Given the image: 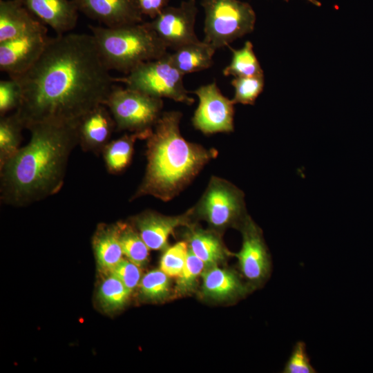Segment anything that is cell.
Returning <instances> with one entry per match:
<instances>
[{"instance_id":"7a4b0ae2","label":"cell","mask_w":373,"mask_h":373,"mask_svg":"<svg viewBox=\"0 0 373 373\" xmlns=\"http://www.w3.org/2000/svg\"><path fill=\"white\" fill-rule=\"evenodd\" d=\"M77 124L46 122L28 129L29 142L0 167L3 204L24 207L59 192L78 145Z\"/></svg>"},{"instance_id":"ac0fdd59","label":"cell","mask_w":373,"mask_h":373,"mask_svg":"<svg viewBox=\"0 0 373 373\" xmlns=\"http://www.w3.org/2000/svg\"><path fill=\"white\" fill-rule=\"evenodd\" d=\"M201 276L204 296L213 300L236 298L245 294L249 289L236 273L216 265L207 267Z\"/></svg>"},{"instance_id":"4fadbf2b","label":"cell","mask_w":373,"mask_h":373,"mask_svg":"<svg viewBox=\"0 0 373 373\" xmlns=\"http://www.w3.org/2000/svg\"><path fill=\"white\" fill-rule=\"evenodd\" d=\"M193 218L191 208L186 213L175 216L146 210L134 216L132 221L149 249L160 250L167 247L168 238L175 229L189 225Z\"/></svg>"},{"instance_id":"83f0119b","label":"cell","mask_w":373,"mask_h":373,"mask_svg":"<svg viewBox=\"0 0 373 373\" xmlns=\"http://www.w3.org/2000/svg\"><path fill=\"white\" fill-rule=\"evenodd\" d=\"M231 84L234 88L233 103L252 105L263 90L264 75L236 77Z\"/></svg>"},{"instance_id":"7c38bea8","label":"cell","mask_w":373,"mask_h":373,"mask_svg":"<svg viewBox=\"0 0 373 373\" xmlns=\"http://www.w3.org/2000/svg\"><path fill=\"white\" fill-rule=\"evenodd\" d=\"M50 37L47 31L32 32L0 43V70L15 77L26 73L39 58Z\"/></svg>"},{"instance_id":"7402d4cb","label":"cell","mask_w":373,"mask_h":373,"mask_svg":"<svg viewBox=\"0 0 373 373\" xmlns=\"http://www.w3.org/2000/svg\"><path fill=\"white\" fill-rule=\"evenodd\" d=\"M216 50L210 44L200 40L174 50L171 57L178 70L186 75L210 68Z\"/></svg>"},{"instance_id":"e575fe53","label":"cell","mask_w":373,"mask_h":373,"mask_svg":"<svg viewBox=\"0 0 373 373\" xmlns=\"http://www.w3.org/2000/svg\"><path fill=\"white\" fill-rule=\"evenodd\" d=\"M307 1H309V2H311V3H312L315 4V5H317V6L321 5V3L318 1H316V0H307Z\"/></svg>"},{"instance_id":"52a82bcc","label":"cell","mask_w":373,"mask_h":373,"mask_svg":"<svg viewBox=\"0 0 373 373\" xmlns=\"http://www.w3.org/2000/svg\"><path fill=\"white\" fill-rule=\"evenodd\" d=\"M194 218L205 220L216 230L240 227L248 216L245 195L229 181L212 176L202 197L192 207Z\"/></svg>"},{"instance_id":"8fae6325","label":"cell","mask_w":373,"mask_h":373,"mask_svg":"<svg viewBox=\"0 0 373 373\" xmlns=\"http://www.w3.org/2000/svg\"><path fill=\"white\" fill-rule=\"evenodd\" d=\"M242 242L234 254L243 276L254 285L262 283L269 276L271 260L260 227L248 215L239 228Z\"/></svg>"},{"instance_id":"277c9868","label":"cell","mask_w":373,"mask_h":373,"mask_svg":"<svg viewBox=\"0 0 373 373\" xmlns=\"http://www.w3.org/2000/svg\"><path fill=\"white\" fill-rule=\"evenodd\" d=\"M106 66L125 73L160 58L167 48L147 22L108 28L89 25Z\"/></svg>"},{"instance_id":"5b68a950","label":"cell","mask_w":373,"mask_h":373,"mask_svg":"<svg viewBox=\"0 0 373 373\" xmlns=\"http://www.w3.org/2000/svg\"><path fill=\"white\" fill-rule=\"evenodd\" d=\"M205 14L204 41L216 50L229 46L251 32L256 16L253 8L240 0H201Z\"/></svg>"},{"instance_id":"44dd1931","label":"cell","mask_w":373,"mask_h":373,"mask_svg":"<svg viewBox=\"0 0 373 373\" xmlns=\"http://www.w3.org/2000/svg\"><path fill=\"white\" fill-rule=\"evenodd\" d=\"M93 243L98 266L102 271L110 273L122 259L118 223L99 225L93 237Z\"/></svg>"},{"instance_id":"1f68e13d","label":"cell","mask_w":373,"mask_h":373,"mask_svg":"<svg viewBox=\"0 0 373 373\" xmlns=\"http://www.w3.org/2000/svg\"><path fill=\"white\" fill-rule=\"evenodd\" d=\"M283 373H315L316 371L310 363L307 353L306 345L298 341L294 345L290 356L287 361Z\"/></svg>"},{"instance_id":"5bb4252c","label":"cell","mask_w":373,"mask_h":373,"mask_svg":"<svg viewBox=\"0 0 373 373\" xmlns=\"http://www.w3.org/2000/svg\"><path fill=\"white\" fill-rule=\"evenodd\" d=\"M74 1L79 12L106 27L115 28L144 22V15L136 0Z\"/></svg>"},{"instance_id":"f1b7e54d","label":"cell","mask_w":373,"mask_h":373,"mask_svg":"<svg viewBox=\"0 0 373 373\" xmlns=\"http://www.w3.org/2000/svg\"><path fill=\"white\" fill-rule=\"evenodd\" d=\"M204 263L189 249L184 266L177 277L175 291L179 295L191 292L195 287L198 277L202 275Z\"/></svg>"},{"instance_id":"836d02e7","label":"cell","mask_w":373,"mask_h":373,"mask_svg":"<svg viewBox=\"0 0 373 373\" xmlns=\"http://www.w3.org/2000/svg\"><path fill=\"white\" fill-rule=\"evenodd\" d=\"M171 0H136L139 8L143 15L151 19L157 17L169 6Z\"/></svg>"},{"instance_id":"4dcf8cb0","label":"cell","mask_w":373,"mask_h":373,"mask_svg":"<svg viewBox=\"0 0 373 373\" xmlns=\"http://www.w3.org/2000/svg\"><path fill=\"white\" fill-rule=\"evenodd\" d=\"M22 100V88L19 81L13 77L0 81V115L16 111Z\"/></svg>"},{"instance_id":"cb8c5ba5","label":"cell","mask_w":373,"mask_h":373,"mask_svg":"<svg viewBox=\"0 0 373 373\" xmlns=\"http://www.w3.org/2000/svg\"><path fill=\"white\" fill-rule=\"evenodd\" d=\"M231 50V62L222 71L224 76L232 75L236 77L264 75L251 42L247 41L242 48Z\"/></svg>"},{"instance_id":"8992f818","label":"cell","mask_w":373,"mask_h":373,"mask_svg":"<svg viewBox=\"0 0 373 373\" xmlns=\"http://www.w3.org/2000/svg\"><path fill=\"white\" fill-rule=\"evenodd\" d=\"M184 75L167 52L158 59L140 64L124 77H115V81L153 97L191 105L195 100L184 88Z\"/></svg>"},{"instance_id":"e0dca14e","label":"cell","mask_w":373,"mask_h":373,"mask_svg":"<svg viewBox=\"0 0 373 373\" xmlns=\"http://www.w3.org/2000/svg\"><path fill=\"white\" fill-rule=\"evenodd\" d=\"M47 30V26L19 0H0V43Z\"/></svg>"},{"instance_id":"4316f807","label":"cell","mask_w":373,"mask_h":373,"mask_svg":"<svg viewBox=\"0 0 373 373\" xmlns=\"http://www.w3.org/2000/svg\"><path fill=\"white\" fill-rule=\"evenodd\" d=\"M169 277L160 269L148 272L139 283L142 296L151 300H160L166 298L171 285Z\"/></svg>"},{"instance_id":"9c48e42d","label":"cell","mask_w":373,"mask_h":373,"mask_svg":"<svg viewBox=\"0 0 373 373\" xmlns=\"http://www.w3.org/2000/svg\"><path fill=\"white\" fill-rule=\"evenodd\" d=\"M192 93L199 99L191 119L195 129L206 135L233 131L235 104L222 95L216 82L201 86Z\"/></svg>"},{"instance_id":"d6a6232c","label":"cell","mask_w":373,"mask_h":373,"mask_svg":"<svg viewBox=\"0 0 373 373\" xmlns=\"http://www.w3.org/2000/svg\"><path fill=\"white\" fill-rule=\"evenodd\" d=\"M139 267L131 260L122 258L110 274L117 278L131 292L141 280Z\"/></svg>"},{"instance_id":"30bf717a","label":"cell","mask_w":373,"mask_h":373,"mask_svg":"<svg viewBox=\"0 0 373 373\" xmlns=\"http://www.w3.org/2000/svg\"><path fill=\"white\" fill-rule=\"evenodd\" d=\"M198 12L195 0H186L178 6H168L147 23L167 48L175 50L200 41L195 32Z\"/></svg>"},{"instance_id":"d6986e66","label":"cell","mask_w":373,"mask_h":373,"mask_svg":"<svg viewBox=\"0 0 373 373\" xmlns=\"http://www.w3.org/2000/svg\"><path fill=\"white\" fill-rule=\"evenodd\" d=\"M186 227L184 237L189 249L206 267L216 266L225 260L228 253L219 235L213 231L198 227L193 223Z\"/></svg>"},{"instance_id":"ba28073f","label":"cell","mask_w":373,"mask_h":373,"mask_svg":"<svg viewBox=\"0 0 373 373\" xmlns=\"http://www.w3.org/2000/svg\"><path fill=\"white\" fill-rule=\"evenodd\" d=\"M104 105L116 124V131H152L162 114L163 101L129 88L114 85Z\"/></svg>"},{"instance_id":"ffe728a7","label":"cell","mask_w":373,"mask_h":373,"mask_svg":"<svg viewBox=\"0 0 373 373\" xmlns=\"http://www.w3.org/2000/svg\"><path fill=\"white\" fill-rule=\"evenodd\" d=\"M152 131L126 133L111 140L102 153L107 171L118 174L126 169L131 162L136 141L146 140Z\"/></svg>"},{"instance_id":"6da1fadb","label":"cell","mask_w":373,"mask_h":373,"mask_svg":"<svg viewBox=\"0 0 373 373\" xmlns=\"http://www.w3.org/2000/svg\"><path fill=\"white\" fill-rule=\"evenodd\" d=\"M13 78L22 88V100L15 112L26 129L46 122L78 123L104 104L116 82L93 36L84 33L50 37L32 66Z\"/></svg>"},{"instance_id":"9a60e30c","label":"cell","mask_w":373,"mask_h":373,"mask_svg":"<svg viewBox=\"0 0 373 373\" xmlns=\"http://www.w3.org/2000/svg\"><path fill=\"white\" fill-rule=\"evenodd\" d=\"M116 130L115 122L104 104H100L82 117L77 124L78 145L84 152L102 154Z\"/></svg>"},{"instance_id":"603a6c76","label":"cell","mask_w":373,"mask_h":373,"mask_svg":"<svg viewBox=\"0 0 373 373\" xmlns=\"http://www.w3.org/2000/svg\"><path fill=\"white\" fill-rule=\"evenodd\" d=\"M24 126L16 113L0 119V167L19 150Z\"/></svg>"},{"instance_id":"2e32d148","label":"cell","mask_w":373,"mask_h":373,"mask_svg":"<svg viewBox=\"0 0 373 373\" xmlns=\"http://www.w3.org/2000/svg\"><path fill=\"white\" fill-rule=\"evenodd\" d=\"M34 16L57 35L77 25L79 10L74 0H19Z\"/></svg>"},{"instance_id":"f546056e","label":"cell","mask_w":373,"mask_h":373,"mask_svg":"<svg viewBox=\"0 0 373 373\" xmlns=\"http://www.w3.org/2000/svg\"><path fill=\"white\" fill-rule=\"evenodd\" d=\"M188 251L185 240L165 248L160 259V269L169 277H178L184 266Z\"/></svg>"},{"instance_id":"3957f363","label":"cell","mask_w":373,"mask_h":373,"mask_svg":"<svg viewBox=\"0 0 373 373\" xmlns=\"http://www.w3.org/2000/svg\"><path fill=\"white\" fill-rule=\"evenodd\" d=\"M182 114L163 112L146 140L144 177L130 201L150 195L168 202L182 192L206 164L218 155L213 148L185 140L180 133Z\"/></svg>"},{"instance_id":"484cf974","label":"cell","mask_w":373,"mask_h":373,"mask_svg":"<svg viewBox=\"0 0 373 373\" xmlns=\"http://www.w3.org/2000/svg\"><path fill=\"white\" fill-rule=\"evenodd\" d=\"M131 293L117 278L110 274L102 283L97 298L104 309L111 312L122 308L128 300Z\"/></svg>"},{"instance_id":"d4e9b609","label":"cell","mask_w":373,"mask_h":373,"mask_svg":"<svg viewBox=\"0 0 373 373\" xmlns=\"http://www.w3.org/2000/svg\"><path fill=\"white\" fill-rule=\"evenodd\" d=\"M118 226L123 255L137 266H143L148 261L149 248L134 227L122 222H118Z\"/></svg>"}]
</instances>
